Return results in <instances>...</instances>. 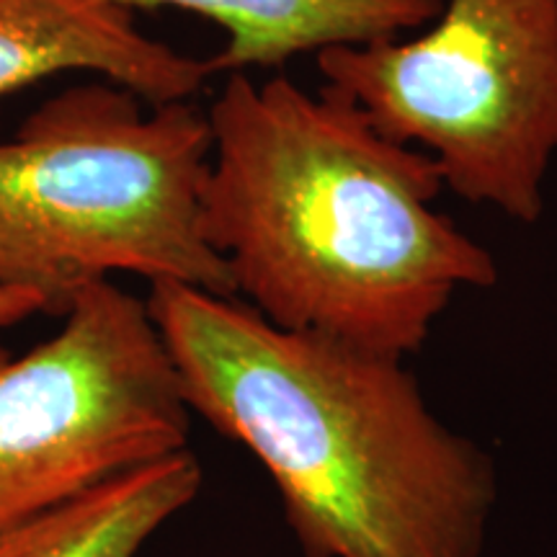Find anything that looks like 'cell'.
<instances>
[{
	"instance_id": "5b68a950",
	"label": "cell",
	"mask_w": 557,
	"mask_h": 557,
	"mask_svg": "<svg viewBox=\"0 0 557 557\" xmlns=\"http://www.w3.org/2000/svg\"><path fill=\"white\" fill-rule=\"evenodd\" d=\"M191 416L145 299L83 287L54 336L0 348V532L189 449Z\"/></svg>"
},
{
	"instance_id": "6da1fadb",
	"label": "cell",
	"mask_w": 557,
	"mask_h": 557,
	"mask_svg": "<svg viewBox=\"0 0 557 557\" xmlns=\"http://www.w3.org/2000/svg\"><path fill=\"white\" fill-rule=\"evenodd\" d=\"M201 227L235 297L274 325L406 359L493 253L436 209L434 158L333 88L230 73L207 111Z\"/></svg>"
},
{
	"instance_id": "52a82bcc",
	"label": "cell",
	"mask_w": 557,
	"mask_h": 557,
	"mask_svg": "<svg viewBox=\"0 0 557 557\" xmlns=\"http://www.w3.org/2000/svg\"><path fill=\"white\" fill-rule=\"evenodd\" d=\"M124 9H178L214 21L225 47L214 73L278 67L297 54L367 45L423 29L442 0H114Z\"/></svg>"
},
{
	"instance_id": "3957f363",
	"label": "cell",
	"mask_w": 557,
	"mask_h": 557,
	"mask_svg": "<svg viewBox=\"0 0 557 557\" xmlns=\"http://www.w3.org/2000/svg\"><path fill=\"white\" fill-rule=\"evenodd\" d=\"M209 158L191 101L150 107L109 81L52 96L0 143V284L52 315L111 274L235 297L201 227Z\"/></svg>"
},
{
	"instance_id": "277c9868",
	"label": "cell",
	"mask_w": 557,
	"mask_h": 557,
	"mask_svg": "<svg viewBox=\"0 0 557 557\" xmlns=\"http://www.w3.org/2000/svg\"><path fill=\"white\" fill-rule=\"evenodd\" d=\"M323 86L434 158L444 189L534 225L557 156V0H442L431 29L315 54Z\"/></svg>"
},
{
	"instance_id": "7a4b0ae2",
	"label": "cell",
	"mask_w": 557,
	"mask_h": 557,
	"mask_svg": "<svg viewBox=\"0 0 557 557\" xmlns=\"http://www.w3.org/2000/svg\"><path fill=\"white\" fill-rule=\"evenodd\" d=\"M145 305L186 406L263 465L305 555H483L496 465L431 410L406 359L191 284L152 282Z\"/></svg>"
},
{
	"instance_id": "8992f818",
	"label": "cell",
	"mask_w": 557,
	"mask_h": 557,
	"mask_svg": "<svg viewBox=\"0 0 557 557\" xmlns=\"http://www.w3.org/2000/svg\"><path fill=\"white\" fill-rule=\"evenodd\" d=\"M58 73H90L150 107L191 101L212 60L152 39L114 0H0V99Z\"/></svg>"
},
{
	"instance_id": "9c48e42d",
	"label": "cell",
	"mask_w": 557,
	"mask_h": 557,
	"mask_svg": "<svg viewBox=\"0 0 557 557\" xmlns=\"http://www.w3.org/2000/svg\"><path fill=\"white\" fill-rule=\"evenodd\" d=\"M39 312L52 315L50 302L32 289L11 287V284H0V331L11 329V325L24 323Z\"/></svg>"
},
{
	"instance_id": "ba28073f",
	"label": "cell",
	"mask_w": 557,
	"mask_h": 557,
	"mask_svg": "<svg viewBox=\"0 0 557 557\" xmlns=\"http://www.w3.org/2000/svg\"><path fill=\"white\" fill-rule=\"evenodd\" d=\"M205 470L191 449L124 472L86 496L0 532V557H137L197 500Z\"/></svg>"
}]
</instances>
